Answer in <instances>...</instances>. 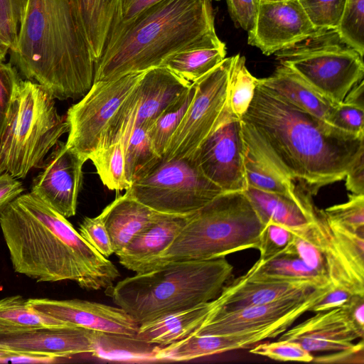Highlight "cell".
Instances as JSON below:
<instances>
[{"label":"cell","mask_w":364,"mask_h":364,"mask_svg":"<svg viewBox=\"0 0 364 364\" xmlns=\"http://www.w3.org/2000/svg\"><path fill=\"white\" fill-rule=\"evenodd\" d=\"M257 80L298 108L331 125L336 104L316 92L289 68L280 64L271 75Z\"/></svg>","instance_id":"cell-23"},{"label":"cell","mask_w":364,"mask_h":364,"mask_svg":"<svg viewBox=\"0 0 364 364\" xmlns=\"http://www.w3.org/2000/svg\"><path fill=\"white\" fill-rule=\"evenodd\" d=\"M316 28H336L346 0H299Z\"/></svg>","instance_id":"cell-43"},{"label":"cell","mask_w":364,"mask_h":364,"mask_svg":"<svg viewBox=\"0 0 364 364\" xmlns=\"http://www.w3.org/2000/svg\"><path fill=\"white\" fill-rule=\"evenodd\" d=\"M225 55V44L220 40L176 53L164 60L161 66L193 83L222 62Z\"/></svg>","instance_id":"cell-29"},{"label":"cell","mask_w":364,"mask_h":364,"mask_svg":"<svg viewBox=\"0 0 364 364\" xmlns=\"http://www.w3.org/2000/svg\"><path fill=\"white\" fill-rule=\"evenodd\" d=\"M161 1L163 0H122L121 18L118 25L131 20L144 10Z\"/></svg>","instance_id":"cell-52"},{"label":"cell","mask_w":364,"mask_h":364,"mask_svg":"<svg viewBox=\"0 0 364 364\" xmlns=\"http://www.w3.org/2000/svg\"><path fill=\"white\" fill-rule=\"evenodd\" d=\"M344 306L353 323L364 331V295L353 294Z\"/></svg>","instance_id":"cell-55"},{"label":"cell","mask_w":364,"mask_h":364,"mask_svg":"<svg viewBox=\"0 0 364 364\" xmlns=\"http://www.w3.org/2000/svg\"><path fill=\"white\" fill-rule=\"evenodd\" d=\"M10 63L55 100L82 97L94 82L95 60L73 0H28Z\"/></svg>","instance_id":"cell-3"},{"label":"cell","mask_w":364,"mask_h":364,"mask_svg":"<svg viewBox=\"0 0 364 364\" xmlns=\"http://www.w3.org/2000/svg\"><path fill=\"white\" fill-rule=\"evenodd\" d=\"M336 30L345 43L363 56L364 0H346Z\"/></svg>","instance_id":"cell-38"},{"label":"cell","mask_w":364,"mask_h":364,"mask_svg":"<svg viewBox=\"0 0 364 364\" xmlns=\"http://www.w3.org/2000/svg\"><path fill=\"white\" fill-rule=\"evenodd\" d=\"M316 28L299 0H260L247 43L266 55L289 47L313 34Z\"/></svg>","instance_id":"cell-15"},{"label":"cell","mask_w":364,"mask_h":364,"mask_svg":"<svg viewBox=\"0 0 364 364\" xmlns=\"http://www.w3.org/2000/svg\"><path fill=\"white\" fill-rule=\"evenodd\" d=\"M294 237L293 229L270 220L266 222L260 235L259 260L264 262L285 254Z\"/></svg>","instance_id":"cell-42"},{"label":"cell","mask_w":364,"mask_h":364,"mask_svg":"<svg viewBox=\"0 0 364 364\" xmlns=\"http://www.w3.org/2000/svg\"><path fill=\"white\" fill-rule=\"evenodd\" d=\"M247 338L242 335L214 336L191 333L165 346H159L156 361H187L207 355L245 348Z\"/></svg>","instance_id":"cell-28"},{"label":"cell","mask_w":364,"mask_h":364,"mask_svg":"<svg viewBox=\"0 0 364 364\" xmlns=\"http://www.w3.org/2000/svg\"><path fill=\"white\" fill-rule=\"evenodd\" d=\"M343 102L364 109V81L362 80L348 92Z\"/></svg>","instance_id":"cell-56"},{"label":"cell","mask_w":364,"mask_h":364,"mask_svg":"<svg viewBox=\"0 0 364 364\" xmlns=\"http://www.w3.org/2000/svg\"><path fill=\"white\" fill-rule=\"evenodd\" d=\"M244 156L241 119L227 102L213 129L191 159L223 193L244 192L248 187Z\"/></svg>","instance_id":"cell-13"},{"label":"cell","mask_w":364,"mask_h":364,"mask_svg":"<svg viewBox=\"0 0 364 364\" xmlns=\"http://www.w3.org/2000/svg\"><path fill=\"white\" fill-rule=\"evenodd\" d=\"M159 346L139 338L136 335L96 331V348L92 355L109 360L156 361V354Z\"/></svg>","instance_id":"cell-31"},{"label":"cell","mask_w":364,"mask_h":364,"mask_svg":"<svg viewBox=\"0 0 364 364\" xmlns=\"http://www.w3.org/2000/svg\"><path fill=\"white\" fill-rule=\"evenodd\" d=\"M279 340L293 341L307 337L320 341L353 342L363 338L364 331L351 321L343 306L328 311L316 312L310 318L287 329Z\"/></svg>","instance_id":"cell-26"},{"label":"cell","mask_w":364,"mask_h":364,"mask_svg":"<svg viewBox=\"0 0 364 364\" xmlns=\"http://www.w3.org/2000/svg\"><path fill=\"white\" fill-rule=\"evenodd\" d=\"M363 339L358 343L350 349L338 351V353H333L324 356L314 358L313 361L319 363H363Z\"/></svg>","instance_id":"cell-51"},{"label":"cell","mask_w":364,"mask_h":364,"mask_svg":"<svg viewBox=\"0 0 364 364\" xmlns=\"http://www.w3.org/2000/svg\"><path fill=\"white\" fill-rule=\"evenodd\" d=\"M244 166L248 186L266 192L286 195L295 200L311 199L296 189L294 183L277 173L245 144Z\"/></svg>","instance_id":"cell-33"},{"label":"cell","mask_w":364,"mask_h":364,"mask_svg":"<svg viewBox=\"0 0 364 364\" xmlns=\"http://www.w3.org/2000/svg\"><path fill=\"white\" fill-rule=\"evenodd\" d=\"M194 93L195 86L191 83L189 88L165 109L146 129L154 150L161 157L164 155L168 140L182 119Z\"/></svg>","instance_id":"cell-37"},{"label":"cell","mask_w":364,"mask_h":364,"mask_svg":"<svg viewBox=\"0 0 364 364\" xmlns=\"http://www.w3.org/2000/svg\"><path fill=\"white\" fill-rule=\"evenodd\" d=\"M241 125L245 144L311 198L321 188L344 180L364 156V136L332 127L258 80Z\"/></svg>","instance_id":"cell-1"},{"label":"cell","mask_w":364,"mask_h":364,"mask_svg":"<svg viewBox=\"0 0 364 364\" xmlns=\"http://www.w3.org/2000/svg\"><path fill=\"white\" fill-rule=\"evenodd\" d=\"M161 213L126 193L116 198L100 214L109 234L114 253L122 250Z\"/></svg>","instance_id":"cell-22"},{"label":"cell","mask_w":364,"mask_h":364,"mask_svg":"<svg viewBox=\"0 0 364 364\" xmlns=\"http://www.w3.org/2000/svg\"><path fill=\"white\" fill-rule=\"evenodd\" d=\"M95 348L96 331L75 325L0 331V350L4 351L58 358L92 355Z\"/></svg>","instance_id":"cell-16"},{"label":"cell","mask_w":364,"mask_h":364,"mask_svg":"<svg viewBox=\"0 0 364 364\" xmlns=\"http://www.w3.org/2000/svg\"><path fill=\"white\" fill-rule=\"evenodd\" d=\"M68 131L50 93L37 82L20 80L0 138V173L26 178L42 166L48 151Z\"/></svg>","instance_id":"cell-7"},{"label":"cell","mask_w":364,"mask_h":364,"mask_svg":"<svg viewBox=\"0 0 364 364\" xmlns=\"http://www.w3.org/2000/svg\"><path fill=\"white\" fill-rule=\"evenodd\" d=\"M323 210L329 219L355 232L364 235V194H348L347 202Z\"/></svg>","instance_id":"cell-41"},{"label":"cell","mask_w":364,"mask_h":364,"mask_svg":"<svg viewBox=\"0 0 364 364\" xmlns=\"http://www.w3.org/2000/svg\"><path fill=\"white\" fill-rule=\"evenodd\" d=\"M244 193L264 224L270 220L296 230L306 226L314 219L316 207L311 199L295 200L286 195L250 186Z\"/></svg>","instance_id":"cell-24"},{"label":"cell","mask_w":364,"mask_h":364,"mask_svg":"<svg viewBox=\"0 0 364 364\" xmlns=\"http://www.w3.org/2000/svg\"><path fill=\"white\" fill-rule=\"evenodd\" d=\"M223 193L191 158L161 159L125 191L156 211L178 215L192 213Z\"/></svg>","instance_id":"cell-9"},{"label":"cell","mask_w":364,"mask_h":364,"mask_svg":"<svg viewBox=\"0 0 364 364\" xmlns=\"http://www.w3.org/2000/svg\"><path fill=\"white\" fill-rule=\"evenodd\" d=\"M213 301L176 311L139 325L136 336L152 344L165 346L191 335L209 316Z\"/></svg>","instance_id":"cell-25"},{"label":"cell","mask_w":364,"mask_h":364,"mask_svg":"<svg viewBox=\"0 0 364 364\" xmlns=\"http://www.w3.org/2000/svg\"><path fill=\"white\" fill-rule=\"evenodd\" d=\"M90 160L95 166L102 183L109 190H127L131 186L128 180L124 143L122 139L97 150Z\"/></svg>","instance_id":"cell-35"},{"label":"cell","mask_w":364,"mask_h":364,"mask_svg":"<svg viewBox=\"0 0 364 364\" xmlns=\"http://www.w3.org/2000/svg\"><path fill=\"white\" fill-rule=\"evenodd\" d=\"M316 288L320 287L309 281L255 279L243 274L223 287L213 300L214 306L211 312L235 311L310 292Z\"/></svg>","instance_id":"cell-18"},{"label":"cell","mask_w":364,"mask_h":364,"mask_svg":"<svg viewBox=\"0 0 364 364\" xmlns=\"http://www.w3.org/2000/svg\"><path fill=\"white\" fill-rule=\"evenodd\" d=\"M218 41L212 0H163L110 33L94 82L142 73L176 53Z\"/></svg>","instance_id":"cell-4"},{"label":"cell","mask_w":364,"mask_h":364,"mask_svg":"<svg viewBox=\"0 0 364 364\" xmlns=\"http://www.w3.org/2000/svg\"><path fill=\"white\" fill-rule=\"evenodd\" d=\"M28 0H0V51L6 55L17 43Z\"/></svg>","instance_id":"cell-39"},{"label":"cell","mask_w":364,"mask_h":364,"mask_svg":"<svg viewBox=\"0 0 364 364\" xmlns=\"http://www.w3.org/2000/svg\"><path fill=\"white\" fill-rule=\"evenodd\" d=\"M20 80L15 66L10 62L4 63L0 61V138L14 92Z\"/></svg>","instance_id":"cell-47"},{"label":"cell","mask_w":364,"mask_h":364,"mask_svg":"<svg viewBox=\"0 0 364 364\" xmlns=\"http://www.w3.org/2000/svg\"><path fill=\"white\" fill-rule=\"evenodd\" d=\"M250 279L280 281H309L318 287L330 284L327 278L294 255L283 254L267 261L257 260L247 272Z\"/></svg>","instance_id":"cell-30"},{"label":"cell","mask_w":364,"mask_h":364,"mask_svg":"<svg viewBox=\"0 0 364 364\" xmlns=\"http://www.w3.org/2000/svg\"><path fill=\"white\" fill-rule=\"evenodd\" d=\"M346 189L354 194H364V156L348 171L345 178Z\"/></svg>","instance_id":"cell-53"},{"label":"cell","mask_w":364,"mask_h":364,"mask_svg":"<svg viewBox=\"0 0 364 364\" xmlns=\"http://www.w3.org/2000/svg\"><path fill=\"white\" fill-rule=\"evenodd\" d=\"M267 1H277V0H267Z\"/></svg>","instance_id":"cell-58"},{"label":"cell","mask_w":364,"mask_h":364,"mask_svg":"<svg viewBox=\"0 0 364 364\" xmlns=\"http://www.w3.org/2000/svg\"><path fill=\"white\" fill-rule=\"evenodd\" d=\"M257 78L247 70L245 58L240 54L232 56L228 87V104L239 118L248 109L254 97Z\"/></svg>","instance_id":"cell-36"},{"label":"cell","mask_w":364,"mask_h":364,"mask_svg":"<svg viewBox=\"0 0 364 364\" xmlns=\"http://www.w3.org/2000/svg\"><path fill=\"white\" fill-rule=\"evenodd\" d=\"M310 225L322 252L330 284L364 295V266L354 259L335 235L323 210L316 208Z\"/></svg>","instance_id":"cell-19"},{"label":"cell","mask_w":364,"mask_h":364,"mask_svg":"<svg viewBox=\"0 0 364 364\" xmlns=\"http://www.w3.org/2000/svg\"><path fill=\"white\" fill-rule=\"evenodd\" d=\"M328 286L235 311L211 312L192 333L214 336L246 334L256 336L259 341L275 338L286 331L303 314L310 311L314 303Z\"/></svg>","instance_id":"cell-11"},{"label":"cell","mask_w":364,"mask_h":364,"mask_svg":"<svg viewBox=\"0 0 364 364\" xmlns=\"http://www.w3.org/2000/svg\"><path fill=\"white\" fill-rule=\"evenodd\" d=\"M232 20L248 31L255 23L260 0H226Z\"/></svg>","instance_id":"cell-48"},{"label":"cell","mask_w":364,"mask_h":364,"mask_svg":"<svg viewBox=\"0 0 364 364\" xmlns=\"http://www.w3.org/2000/svg\"><path fill=\"white\" fill-rule=\"evenodd\" d=\"M274 55L281 65L336 105L363 80V56L345 43L336 28H318Z\"/></svg>","instance_id":"cell-8"},{"label":"cell","mask_w":364,"mask_h":364,"mask_svg":"<svg viewBox=\"0 0 364 364\" xmlns=\"http://www.w3.org/2000/svg\"><path fill=\"white\" fill-rule=\"evenodd\" d=\"M192 213L178 215L161 213L156 220L116 254L119 262L129 270L139 272L144 265L169 247Z\"/></svg>","instance_id":"cell-21"},{"label":"cell","mask_w":364,"mask_h":364,"mask_svg":"<svg viewBox=\"0 0 364 364\" xmlns=\"http://www.w3.org/2000/svg\"><path fill=\"white\" fill-rule=\"evenodd\" d=\"M57 358L50 356L28 355L9 351L0 350V363H53Z\"/></svg>","instance_id":"cell-54"},{"label":"cell","mask_w":364,"mask_h":364,"mask_svg":"<svg viewBox=\"0 0 364 364\" xmlns=\"http://www.w3.org/2000/svg\"><path fill=\"white\" fill-rule=\"evenodd\" d=\"M6 55L4 54L1 51H0V61H4L5 59Z\"/></svg>","instance_id":"cell-57"},{"label":"cell","mask_w":364,"mask_h":364,"mask_svg":"<svg viewBox=\"0 0 364 364\" xmlns=\"http://www.w3.org/2000/svg\"><path fill=\"white\" fill-rule=\"evenodd\" d=\"M24 191L22 183L8 173H0V214Z\"/></svg>","instance_id":"cell-50"},{"label":"cell","mask_w":364,"mask_h":364,"mask_svg":"<svg viewBox=\"0 0 364 364\" xmlns=\"http://www.w3.org/2000/svg\"><path fill=\"white\" fill-rule=\"evenodd\" d=\"M364 109L341 102L336 105L331 125L355 136H364Z\"/></svg>","instance_id":"cell-46"},{"label":"cell","mask_w":364,"mask_h":364,"mask_svg":"<svg viewBox=\"0 0 364 364\" xmlns=\"http://www.w3.org/2000/svg\"><path fill=\"white\" fill-rule=\"evenodd\" d=\"M264 226L244 192L223 193L193 213L169 247L138 273L170 262L213 259L258 250Z\"/></svg>","instance_id":"cell-6"},{"label":"cell","mask_w":364,"mask_h":364,"mask_svg":"<svg viewBox=\"0 0 364 364\" xmlns=\"http://www.w3.org/2000/svg\"><path fill=\"white\" fill-rule=\"evenodd\" d=\"M121 139L124 143L127 175L132 184L162 159L154 150L145 128L132 125L131 130Z\"/></svg>","instance_id":"cell-34"},{"label":"cell","mask_w":364,"mask_h":364,"mask_svg":"<svg viewBox=\"0 0 364 364\" xmlns=\"http://www.w3.org/2000/svg\"><path fill=\"white\" fill-rule=\"evenodd\" d=\"M85 161L58 141L33 178L31 193L65 218L75 215Z\"/></svg>","instance_id":"cell-14"},{"label":"cell","mask_w":364,"mask_h":364,"mask_svg":"<svg viewBox=\"0 0 364 364\" xmlns=\"http://www.w3.org/2000/svg\"><path fill=\"white\" fill-rule=\"evenodd\" d=\"M232 271L225 257L170 262L126 277L105 294L141 325L213 300Z\"/></svg>","instance_id":"cell-5"},{"label":"cell","mask_w":364,"mask_h":364,"mask_svg":"<svg viewBox=\"0 0 364 364\" xmlns=\"http://www.w3.org/2000/svg\"><path fill=\"white\" fill-rule=\"evenodd\" d=\"M71 325L38 312L20 295L0 299V331Z\"/></svg>","instance_id":"cell-32"},{"label":"cell","mask_w":364,"mask_h":364,"mask_svg":"<svg viewBox=\"0 0 364 364\" xmlns=\"http://www.w3.org/2000/svg\"><path fill=\"white\" fill-rule=\"evenodd\" d=\"M310 224L294 230L293 242L285 254L297 256L309 267L328 279L324 258Z\"/></svg>","instance_id":"cell-40"},{"label":"cell","mask_w":364,"mask_h":364,"mask_svg":"<svg viewBox=\"0 0 364 364\" xmlns=\"http://www.w3.org/2000/svg\"><path fill=\"white\" fill-rule=\"evenodd\" d=\"M32 309L71 325L97 331L136 336L139 325L120 307L80 299H29Z\"/></svg>","instance_id":"cell-17"},{"label":"cell","mask_w":364,"mask_h":364,"mask_svg":"<svg viewBox=\"0 0 364 364\" xmlns=\"http://www.w3.org/2000/svg\"><path fill=\"white\" fill-rule=\"evenodd\" d=\"M144 72L94 82L90 90L67 112L69 131L66 146L85 160H90L111 119Z\"/></svg>","instance_id":"cell-10"},{"label":"cell","mask_w":364,"mask_h":364,"mask_svg":"<svg viewBox=\"0 0 364 364\" xmlns=\"http://www.w3.org/2000/svg\"><path fill=\"white\" fill-rule=\"evenodd\" d=\"M82 31L96 62L119 24L122 0H73Z\"/></svg>","instance_id":"cell-27"},{"label":"cell","mask_w":364,"mask_h":364,"mask_svg":"<svg viewBox=\"0 0 364 364\" xmlns=\"http://www.w3.org/2000/svg\"><path fill=\"white\" fill-rule=\"evenodd\" d=\"M353 295L342 287L330 284L314 303L310 311L316 313L341 307L348 303Z\"/></svg>","instance_id":"cell-49"},{"label":"cell","mask_w":364,"mask_h":364,"mask_svg":"<svg viewBox=\"0 0 364 364\" xmlns=\"http://www.w3.org/2000/svg\"><path fill=\"white\" fill-rule=\"evenodd\" d=\"M250 353L279 361L311 362L314 358L299 343L288 340L262 343L251 348Z\"/></svg>","instance_id":"cell-44"},{"label":"cell","mask_w":364,"mask_h":364,"mask_svg":"<svg viewBox=\"0 0 364 364\" xmlns=\"http://www.w3.org/2000/svg\"><path fill=\"white\" fill-rule=\"evenodd\" d=\"M232 56L193 82L195 93L161 159L191 158L213 129L228 99Z\"/></svg>","instance_id":"cell-12"},{"label":"cell","mask_w":364,"mask_h":364,"mask_svg":"<svg viewBox=\"0 0 364 364\" xmlns=\"http://www.w3.org/2000/svg\"><path fill=\"white\" fill-rule=\"evenodd\" d=\"M78 232L104 257L107 258L114 253L109 234L100 215L94 218H85L80 225Z\"/></svg>","instance_id":"cell-45"},{"label":"cell","mask_w":364,"mask_h":364,"mask_svg":"<svg viewBox=\"0 0 364 364\" xmlns=\"http://www.w3.org/2000/svg\"><path fill=\"white\" fill-rule=\"evenodd\" d=\"M0 227L13 269L36 282L71 280L84 289L100 290L120 277L66 218L31 192L0 214Z\"/></svg>","instance_id":"cell-2"},{"label":"cell","mask_w":364,"mask_h":364,"mask_svg":"<svg viewBox=\"0 0 364 364\" xmlns=\"http://www.w3.org/2000/svg\"><path fill=\"white\" fill-rule=\"evenodd\" d=\"M191 85L162 66L146 70L136 87L137 103L133 125L147 129Z\"/></svg>","instance_id":"cell-20"}]
</instances>
